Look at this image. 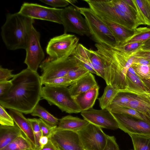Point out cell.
<instances>
[{
    "label": "cell",
    "instance_id": "cell-1",
    "mask_svg": "<svg viewBox=\"0 0 150 150\" xmlns=\"http://www.w3.org/2000/svg\"><path fill=\"white\" fill-rule=\"evenodd\" d=\"M11 80L10 88L0 97V105L25 114L31 113L42 98L40 76L27 68L14 75Z\"/></svg>",
    "mask_w": 150,
    "mask_h": 150
},
{
    "label": "cell",
    "instance_id": "cell-28",
    "mask_svg": "<svg viewBox=\"0 0 150 150\" xmlns=\"http://www.w3.org/2000/svg\"><path fill=\"white\" fill-rule=\"evenodd\" d=\"M150 39V28L147 27H140L134 29L133 35L120 45H124L136 42H144Z\"/></svg>",
    "mask_w": 150,
    "mask_h": 150
},
{
    "label": "cell",
    "instance_id": "cell-19",
    "mask_svg": "<svg viewBox=\"0 0 150 150\" xmlns=\"http://www.w3.org/2000/svg\"><path fill=\"white\" fill-rule=\"evenodd\" d=\"M99 89L97 84L88 91L73 97L81 111L93 108L98 98Z\"/></svg>",
    "mask_w": 150,
    "mask_h": 150
},
{
    "label": "cell",
    "instance_id": "cell-44",
    "mask_svg": "<svg viewBox=\"0 0 150 150\" xmlns=\"http://www.w3.org/2000/svg\"><path fill=\"white\" fill-rule=\"evenodd\" d=\"M12 85L11 80L0 82V97L5 94Z\"/></svg>",
    "mask_w": 150,
    "mask_h": 150
},
{
    "label": "cell",
    "instance_id": "cell-10",
    "mask_svg": "<svg viewBox=\"0 0 150 150\" xmlns=\"http://www.w3.org/2000/svg\"><path fill=\"white\" fill-rule=\"evenodd\" d=\"M84 150H104L108 136L101 128L91 123L77 132Z\"/></svg>",
    "mask_w": 150,
    "mask_h": 150
},
{
    "label": "cell",
    "instance_id": "cell-18",
    "mask_svg": "<svg viewBox=\"0 0 150 150\" xmlns=\"http://www.w3.org/2000/svg\"><path fill=\"white\" fill-rule=\"evenodd\" d=\"M8 113L13 119L15 124L19 128L35 148V141L34 134L32 125L28 119L24 116L23 113L14 110L9 109Z\"/></svg>",
    "mask_w": 150,
    "mask_h": 150
},
{
    "label": "cell",
    "instance_id": "cell-20",
    "mask_svg": "<svg viewBox=\"0 0 150 150\" xmlns=\"http://www.w3.org/2000/svg\"><path fill=\"white\" fill-rule=\"evenodd\" d=\"M92 73L87 74L74 82L69 88L72 97L85 92L97 85Z\"/></svg>",
    "mask_w": 150,
    "mask_h": 150
},
{
    "label": "cell",
    "instance_id": "cell-45",
    "mask_svg": "<svg viewBox=\"0 0 150 150\" xmlns=\"http://www.w3.org/2000/svg\"><path fill=\"white\" fill-rule=\"evenodd\" d=\"M132 55L144 58L150 62V51L139 49L132 54Z\"/></svg>",
    "mask_w": 150,
    "mask_h": 150
},
{
    "label": "cell",
    "instance_id": "cell-46",
    "mask_svg": "<svg viewBox=\"0 0 150 150\" xmlns=\"http://www.w3.org/2000/svg\"><path fill=\"white\" fill-rule=\"evenodd\" d=\"M133 56V62L132 64H146L150 65V62L149 60L143 58Z\"/></svg>",
    "mask_w": 150,
    "mask_h": 150
},
{
    "label": "cell",
    "instance_id": "cell-31",
    "mask_svg": "<svg viewBox=\"0 0 150 150\" xmlns=\"http://www.w3.org/2000/svg\"><path fill=\"white\" fill-rule=\"evenodd\" d=\"M107 109L112 113L130 115L147 122L143 115L132 108L110 104Z\"/></svg>",
    "mask_w": 150,
    "mask_h": 150
},
{
    "label": "cell",
    "instance_id": "cell-21",
    "mask_svg": "<svg viewBox=\"0 0 150 150\" xmlns=\"http://www.w3.org/2000/svg\"><path fill=\"white\" fill-rule=\"evenodd\" d=\"M149 91L146 85L136 74L134 75L127 71L125 92L139 95L146 94Z\"/></svg>",
    "mask_w": 150,
    "mask_h": 150
},
{
    "label": "cell",
    "instance_id": "cell-13",
    "mask_svg": "<svg viewBox=\"0 0 150 150\" xmlns=\"http://www.w3.org/2000/svg\"><path fill=\"white\" fill-rule=\"evenodd\" d=\"M62 150H84L77 132L55 127L49 138Z\"/></svg>",
    "mask_w": 150,
    "mask_h": 150
},
{
    "label": "cell",
    "instance_id": "cell-17",
    "mask_svg": "<svg viewBox=\"0 0 150 150\" xmlns=\"http://www.w3.org/2000/svg\"><path fill=\"white\" fill-rule=\"evenodd\" d=\"M97 15L106 24L110 30L115 40L116 46L122 43L133 35L134 30L128 29L104 16Z\"/></svg>",
    "mask_w": 150,
    "mask_h": 150
},
{
    "label": "cell",
    "instance_id": "cell-41",
    "mask_svg": "<svg viewBox=\"0 0 150 150\" xmlns=\"http://www.w3.org/2000/svg\"><path fill=\"white\" fill-rule=\"evenodd\" d=\"M40 1L54 8L59 7H66L69 4L68 0H40Z\"/></svg>",
    "mask_w": 150,
    "mask_h": 150
},
{
    "label": "cell",
    "instance_id": "cell-2",
    "mask_svg": "<svg viewBox=\"0 0 150 150\" xmlns=\"http://www.w3.org/2000/svg\"><path fill=\"white\" fill-rule=\"evenodd\" d=\"M96 47L103 63L104 79L107 85H110L119 92H125L127 74L133 63L134 56L114 47L96 43Z\"/></svg>",
    "mask_w": 150,
    "mask_h": 150
},
{
    "label": "cell",
    "instance_id": "cell-42",
    "mask_svg": "<svg viewBox=\"0 0 150 150\" xmlns=\"http://www.w3.org/2000/svg\"><path fill=\"white\" fill-rule=\"evenodd\" d=\"M12 70L0 67V82L9 80L11 78H13L14 75L12 74Z\"/></svg>",
    "mask_w": 150,
    "mask_h": 150
},
{
    "label": "cell",
    "instance_id": "cell-8",
    "mask_svg": "<svg viewBox=\"0 0 150 150\" xmlns=\"http://www.w3.org/2000/svg\"><path fill=\"white\" fill-rule=\"evenodd\" d=\"M79 40L74 35L64 33L50 39L46 48V53L53 59L68 58L76 48Z\"/></svg>",
    "mask_w": 150,
    "mask_h": 150
},
{
    "label": "cell",
    "instance_id": "cell-11",
    "mask_svg": "<svg viewBox=\"0 0 150 150\" xmlns=\"http://www.w3.org/2000/svg\"><path fill=\"white\" fill-rule=\"evenodd\" d=\"M40 33L33 25L30 31L25 50L26 55L24 63L27 66V68L36 72L45 57L40 44Z\"/></svg>",
    "mask_w": 150,
    "mask_h": 150
},
{
    "label": "cell",
    "instance_id": "cell-30",
    "mask_svg": "<svg viewBox=\"0 0 150 150\" xmlns=\"http://www.w3.org/2000/svg\"><path fill=\"white\" fill-rule=\"evenodd\" d=\"M134 150H150V135L130 134Z\"/></svg>",
    "mask_w": 150,
    "mask_h": 150
},
{
    "label": "cell",
    "instance_id": "cell-24",
    "mask_svg": "<svg viewBox=\"0 0 150 150\" xmlns=\"http://www.w3.org/2000/svg\"><path fill=\"white\" fill-rule=\"evenodd\" d=\"M16 124L13 126H0V149L5 147L23 133Z\"/></svg>",
    "mask_w": 150,
    "mask_h": 150
},
{
    "label": "cell",
    "instance_id": "cell-26",
    "mask_svg": "<svg viewBox=\"0 0 150 150\" xmlns=\"http://www.w3.org/2000/svg\"><path fill=\"white\" fill-rule=\"evenodd\" d=\"M34 149L32 144L23 133L0 150H28Z\"/></svg>",
    "mask_w": 150,
    "mask_h": 150
},
{
    "label": "cell",
    "instance_id": "cell-56",
    "mask_svg": "<svg viewBox=\"0 0 150 150\" xmlns=\"http://www.w3.org/2000/svg\"></svg>",
    "mask_w": 150,
    "mask_h": 150
},
{
    "label": "cell",
    "instance_id": "cell-25",
    "mask_svg": "<svg viewBox=\"0 0 150 150\" xmlns=\"http://www.w3.org/2000/svg\"><path fill=\"white\" fill-rule=\"evenodd\" d=\"M124 107L145 115L150 112V97L146 94L137 95Z\"/></svg>",
    "mask_w": 150,
    "mask_h": 150
},
{
    "label": "cell",
    "instance_id": "cell-22",
    "mask_svg": "<svg viewBox=\"0 0 150 150\" xmlns=\"http://www.w3.org/2000/svg\"><path fill=\"white\" fill-rule=\"evenodd\" d=\"M137 16V25L150 27V0H133Z\"/></svg>",
    "mask_w": 150,
    "mask_h": 150
},
{
    "label": "cell",
    "instance_id": "cell-5",
    "mask_svg": "<svg viewBox=\"0 0 150 150\" xmlns=\"http://www.w3.org/2000/svg\"><path fill=\"white\" fill-rule=\"evenodd\" d=\"M76 7L86 19L93 40L97 43L116 46L115 40L108 27L91 8Z\"/></svg>",
    "mask_w": 150,
    "mask_h": 150
},
{
    "label": "cell",
    "instance_id": "cell-37",
    "mask_svg": "<svg viewBox=\"0 0 150 150\" xmlns=\"http://www.w3.org/2000/svg\"><path fill=\"white\" fill-rule=\"evenodd\" d=\"M73 83L68 78L62 77L53 79L42 83L45 86L58 87H67Z\"/></svg>",
    "mask_w": 150,
    "mask_h": 150
},
{
    "label": "cell",
    "instance_id": "cell-36",
    "mask_svg": "<svg viewBox=\"0 0 150 150\" xmlns=\"http://www.w3.org/2000/svg\"><path fill=\"white\" fill-rule=\"evenodd\" d=\"M32 126L35 141L34 150H39L40 149L39 144L40 139L42 136V131L40 127L38 119L28 118Z\"/></svg>",
    "mask_w": 150,
    "mask_h": 150
},
{
    "label": "cell",
    "instance_id": "cell-39",
    "mask_svg": "<svg viewBox=\"0 0 150 150\" xmlns=\"http://www.w3.org/2000/svg\"><path fill=\"white\" fill-rule=\"evenodd\" d=\"M5 108L0 105V124L5 126H13L14 120L10 115L5 110Z\"/></svg>",
    "mask_w": 150,
    "mask_h": 150
},
{
    "label": "cell",
    "instance_id": "cell-47",
    "mask_svg": "<svg viewBox=\"0 0 150 150\" xmlns=\"http://www.w3.org/2000/svg\"><path fill=\"white\" fill-rule=\"evenodd\" d=\"M39 150H57L56 146L49 138L47 143Z\"/></svg>",
    "mask_w": 150,
    "mask_h": 150
},
{
    "label": "cell",
    "instance_id": "cell-50",
    "mask_svg": "<svg viewBox=\"0 0 150 150\" xmlns=\"http://www.w3.org/2000/svg\"><path fill=\"white\" fill-rule=\"evenodd\" d=\"M141 49L144 50L150 51V44L143 45Z\"/></svg>",
    "mask_w": 150,
    "mask_h": 150
},
{
    "label": "cell",
    "instance_id": "cell-54",
    "mask_svg": "<svg viewBox=\"0 0 150 150\" xmlns=\"http://www.w3.org/2000/svg\"><path fill=\"white\" fill-rule=\"evenodd\" d=\"M146 94H147L150 97V93H147Z\"/></svg>",
    "mask_w": 150,
    "mask_h": 150
},
{
    "label": "cell",
    "instance_id": "cell-7",
    "mask_svg": "<svg viewBox=\"0 0 150 150\" xmlns=\"http://www.w3.org/2000/svg\"><path fill=\"white\" fill-rule=\"evenodd\" d=\"M79 67L72 56L57 59L48 57L39 66L42 72L40 76L42 84L53 79L64 77L70 71Z\"/></svg>",
    "mask_w": 150,
    "mask_h": 150
},
{
    "label": "cell",
    "instance_id": "cell-9",
    "mask_svg": "<svg viewBox=\"0 0 150 150\" xmlns=\"http://www.w3.org/2000/svg\"><path fill=\"white\" fill-rule=\"evenodd\" d=\"M75 6H70L62 9L61 18L64 33H73L80 36H91L85 18Z\"/></svg>",
    "mask_w": 150,
    "mask_h": 150
},
{
    "label": "cell",
    "instance_id": "cell-34",
    "mask_svg": "<svg viewBox=\"0 0 150 150\" xmlns=\"http://www.w3.org/2000/svg\"><path fill=\"white\" fill-rule=\"evenodd\" d=\"M131 66L141 79L150 80V65L133 64Z\"/></svg>",
    "mask_w": 150,
    "mask_h": 150
},
{
    "label": "cell",
    "instance_id": "cell-40",
    "mask_svg": "<svg viewBox=\"0 0 150 150\" xmlns=\"http://www.w3.org/2000/svg\"><path fill=\"white\" fill-rule=\"evenodd\" d=\"M38 120L42 136H46L49 138L54 128L57 127H52L50 125L40 118L38 119Z\"/></svg>",
    "mask_w": 150,
    "mask_h": 150
},
{
    "label": "cell",
    "instance_id": "cell-52",
    "mask_svg": "<svg viewBox=\"0 0 150 150\" xmlns=\"http://www.w3.org/2000/svg\"><path fill=\"white\" fill-rule=\"evenodd\" d=\"M68 2H69V4H73L74 3H76V1L75 0H68Z\"/></svg>",
    "mask_w": 150,
    "mask_h": 150
},
{
    "label": "cell",
    "instance_id": "cell-32",
    "mask_svg": "<svg viewBox=\"0 0 150 150\" xmlns=\"http://www.w3.org/2000/svg\"><path fill=\"white\" fill-rule=\"evenodd\" d=\"M114 4L119 9L126 14L135 23L136 28L137 19L136 12L124 0H112Z\"/></svg>",
    "mask_w": 150,
    "mask_h": 150
},
{
    "label": "cell",
    "instance_id": "cell-33",
    "mask_svg": "<svg viewBox=\"0 0 150 150\" xmlns=\"http://www.w3.org/2000/svg\"><path fill=\"white\" fill-rule=\"evenodd\" d=\"M137 95L130 93L118 92L115 97L110 104L124 107Z\"/></svg>",
    "mask_w": 150,
    "mask_h": 150
},
{
    "label": "cell",
    "instance_id": "cell-55",
    "mask_svg": "<svg viewBox=\"0 0 150 150\" xmlns=\"http://www.w3.org/2000/svg\"><path fill=\"white\" fill-rule=\"evenodd\" d=\"M34 150V149H29V150Z\"/></svg>",
    "mask_w": 150,
    "mask_h": 150
},
{
    "label": "cell",
    "instance_id": "cell-4",
    "mask_svg": "<svg viewBox=\"0 0 150 150\" xmlns=\"http://www.w3.org/2000/svg\"><path fill=\"white\" fill-rule=\"evenodd\" d=\"M96 14L130 30L136 28L135 22L115 6L112 0H83Z\"/></svg>",
    "mask_w": 150,
    "mask_h": 150
},
{
    "label": "cell",
    "instance_id": "cell-48",
    "mask_svg": "<svg viewBox=\"0 0 150 150\" xmlns=\"http://www.w3.org/2000/svg\"><path fill=\"white\" fill-rule=\"evenodd\" d=\"M48 140L49 138L46 136H42L41 137L39 140L40 149L47 143Z\"/></svg>",
    "mask_w": 150,
    "mask_h": 150
},
{
    "label": "cell",
    "instance_id": "cell-27",
    "mask_svg": "<svg viewBox=\"0 0 150 150\" xmlns=\"http://www.w3.org/2000/svg\"><path fill=\"white\" fill-rule=\"evenodd\" d=\"M31 115L38 116L52 127H57L59 120L49 113L38 104L35 107Z\"/></svg>",
    "mask_w": 150,
    "mask_h": 150
},
{
    "label": "cell",
    "instance_id": "cell-14",
    "mask_svg": "<svg viewBox=\"0 0 150 150\" xmlns=\"http://www.w3.org/2000/svg\"><path fill=\"white\" fill-rule=\"evenodd\" d=\"M112 113L118 124L119 128L128 134L150 135V124L148 122L130 115Z\"/></svg>",
    "mask_w": 150,
    "mask_h": 150
},
{
    "label": "cell",
    "instance_id": "cell-51",
    "mask_svg": "<svg viewBox=\"0 0 150 150\" xmlns=\"http://www.w3.org/2000/svg\"><path fill=\"white\" fill-rule=\"evenodd\" d=\"M143 115L146 118V121L150 124V112Z\"/></svg>",
    "mask_w": 150,
    "mask_h": 150
},
{
    "label": "cell",
    "instance_id": "cell-53",
    "mask_svg": "<svg viewBox=\"0 0 150 150\" xmlns=\"http://www.w3.org/2000/svg\"><path fill=\"white\" fill-rule=\"evenodd\" d=\"M150 44V39L146 41L144 43V45Z\"/></svg>",
    "mask_w": 150,
    "mask_h": 150
},
{
    "label": "cell",
    "instance_id": "cell-29",
    "mask_svg": "<svg viewBox=\"0 0 150 150\" xmlns=\"http://www.w3.org/2000/svg\"><path fill=\"white\" fill-rule=\"evenodd\" d=\"M118 92L111 85H107L103 95L98 98L101 108L102 109H107Z\"/></svg>",
    "mask_w": 150,
    "mask_h": 150
},
{
    "label": "cell",
    "instance_id": "cell-38",
    "mask_svg": "<svg viewBox=\"0 0 150 150\" xmlns=\"http://www.w3.org/2000/svg\"><path fill=\"white\" fill-rule=\"evenodd\" d=\"M89 72L87 70L79 67L70 71L64 77L74 83Z\"/></svg>",
    "mask_w": 150,
    "mask_h": 150
},
{
    "label": "cell",
    "instance_id": "cell-3",
    "mask_svg": "<svg viewBox=\"0 0 150 150\" xmlns=\"http://www.w3.org/2000/svg\"><path fill=\"white\" fill-rule=\"evenodd\" d=\"M34 19L18 12L8 13L1 27V36L6 48L10 50H25L30 31Z\"/></svg>",
    "mask_w": 150,
    "mask_h": 150
},
{
    "label": "cell",
    "instance_id": "cell-57",
    "mask_svg": "<svg viewBox=\"0 0 150 150\" xmlns=\"http://www.w3.org/2000/svg\"></svg>",
    "mask_w": 150,
    "mask_h": 150
},
{
    "label": "cell",
    "instance_id": "cell-23",
    "mask_svg": "<svg viewBox=\"0 0 150 150\" xmlns=\"http://www.w3.org/2000/svg\"><path fill=\"white\" fill-rule=\"evenodd\" d=\"M89 123L84 119L68 115L59 120L57 127L60 129L78 132Z\"/></svg>",
    "mask_w": 150,
    "mask_h": 150
},
{
    "label": "cell",
    "instance_id": "cell-35",
    "mask_svg": "<svg viewBox=\"0 0 150 150\" xmlns=\"http://www.w3.org/2000/svg\"><path fill=\"white\" fill-rule=\"evenodd\" d=\"M144 42H136L124 45H120L115 47L119 51L130 55L140 49Z\"/></svg>",
    "mask_w": 150,
    "mask_h": 150
},
{
    "label": "cell",
    "instance_id": "cell-15",
    "mask_svg": "<svg viewBox=\"0 0 150 150\" xmlns=\"http://www.w3.org/2000/svg\"><path fill=\"white\" fill-rule=\"evenodd\" d=\"M81 114L89 122L101 128L112 130L119 128L112 112L107 109L98 110L92 108L81 111Z\"/></svg>",
    "mask_w": 150,
    "mask_h": 150
},
{
    "label": "cell",
    "instance_id": "cell-6",
    "mask_svg": "<svg viewBox=\"0 0 150 150\" xmlns=\"http://www.w3.org/2000/svg\"><path fill=\"white\" fill-rule=\"evenodd\" d=\"M41 96L50 105L56 106L62 112L69 113L81 112L67 87L45 86L42 87Z\"/></svg>",
    "mask_w": 150,
    "mask_h": 150
},
{
    "label": "cell",
    "instance_id": "cell-49",
    "mask_svg": "<svg viewBox=\"0 0 150 150\" xmlns=\"http://www.w3.org/2000/svg\"><path fill=\"white\" fill-rule=\"evenodd\" d=\"M149 88V91L147 93H150V80L142 79Z\"/></svg>",
    "mask_w": 150,
    "mask_h": 150
},
{
    "label": "cell",
    "instance_id": "cell-16",
    "mask_svg": "<svg viewBox=\"0 0 150 150\" xmlns=\"http://www.w3.org/2000/svg\"><path fill=\"white\" fill-rule=\"evenodd\" d=\"M71 56L74 58L80 67L104 79V71L92 63L89 57V49L79 43Z\"/></svg>",
    "mask_w": 150,
    "mask_h": 150
},
{
    "label": "cell",
    "instance_id": "cell-12",
    "mask_svg": "<svg viewBox=\"0 0 150 150\" xmlns=\"http://www.w3.org/2000/svg\"><path fill=\"white\" fill-rule=\"evenodd\" d=\"M62 9L50 8L38 4L24 2L18 12L33 19L44 20L62 24Z\"/></svg>",
    "mask_w": 150,
    "mask_h": 150
},
{
    "label": "cell",
    "instance_id": "cell-43",
    "mask_svg": "<svg viewBox=\"0 0 150 150\" xmlns=\"http://www.w3.org/2000/svg\"><path fill=\"white\" fill-rule=\"evenodd\" d=\"M114 137L108 136L107 142L104 150H119Z\"/></svg>",
    "mask_w": 150,
    "mask_h": 150
}]
</instances>
